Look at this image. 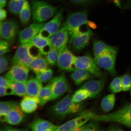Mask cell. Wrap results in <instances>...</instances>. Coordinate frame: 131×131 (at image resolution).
<instances>
[{"mask_svg": "<svg viewBox=\"0 0 131 131\" xmlns=\"http://www.w3.org/2000/svg\"><path fill=\"white\" fill-rule=\"evenodd\" d=\"M64 24L68 29L70 38L82 32L80 30V27L84 25L93 29L96 27L95 23L88 20V12L86 10L70 13Z\"/></svg>", "mask_w": 131, "mask_h": 131, "instance_id": "1", "label": "cell"}, {"mask_svg": "<svg viewBox=\"0 0 131 131\" xmlns=\"http://www.w3.org/2000/svg\"><path fill=\"white\" fill-rule=\"evenodd\" d=\"M82 103L74 102L72 96L67 95L61 101L52 106L50 111L52 115L58 118H63L68 114H76L83 110Z\"/></svg>", "mask_w": 131, "mask_h": 131, "instance_id": "2", "label": "cell"}, {"mask_svg": "<svg viewBox=\"0 0 131 131\" xmlns=\"http://www.w3.org/2000/svg\"><path fill=\"white\" fill-rule=\"evenodd\" d=\"M42 55L40 49L32 44L22 43L19 46L13 57V64L28 67L32 60Z\"/></svg>", "mask_w": 131, "mask_h": 131, "instance_id": "3", "label": "cell"}, {"mask_svg": "<svg viewBox=\"0 0 131 131\" xmlns=\"http://www.w3.org/2000/svg\"><path fill=\"white\" fill-rule=\"evenodd\" d=\"M92 120L97 122H116L131 128V104L111 113L95 114Z\"/></svg>", "mask_w": 131, "mask_h": 131, "instance_id": "4", "label": "cell"}, {"mask_svg": "<svg viewBox=\"0 0 131 131\" xmlns=\"http://www.w3.org/2000/svg\"><path fill=\"white\" fill-rule=\"evenodd\" d=\"M31 8L33 20L36 23H41L50 19L56 14L58 7L40 0H32Z\"/></svg>", "mask_w": 131, "mask_h": 131, "instance_id": "5", "label": "cell"}, {"mask_svg": "<svg viewBox=\"0 0 131 131\" xmlns=\"http://www.w3.org/2000/svg\"><path fill=\"white\" fill-rule=\"evenodd\" d=\"M117 51V47H114L102 55L94 58L100 68L106 70L113 76L116 74L115 63Z\"/></svg>", "mask_w": 131, "mask_h": 131, "instance_id": "6", "label": "cell"}, {"mask_svg": "<svg viewBox=\"0 0 131 131\" xmlns=\"http://www.w3.org/2000/svg\"><path fill=\"white\" fill-rule=\"evenodd\" d=\"M74 64L75 68L86 70L94 76L99 77L102 75L101 68L89 55L75 56Z\"/></svg>", "mask_w": 131, "mask_h": 131, "instance_id": "7", "label": "cell"}, {"mask_svg": "<svg viewBox=\"0 0 131 131\" xmlns=\"http://www.w3.org/2000/svg\"><path fill=\"white\" fill-rule=\"evenodd\" d=\"M18 21L11 19L1 21L0 35L1 38L7 41L12 42L19 32Z\"/></svg>", "mask_w": 131, "mask_h": 131, "instance_id": "8", "label": "cell"}, {"mask_svg": "<svg viewBox=\"0 0 131 131\" xmlns=\"http://www.w3.org/2000/svg\"><path fill=\"white\" fill-rule=\"evenodd\" d=\"M95 114L92 111L85 112L77 117L57 126L56 131H76L79 128L92 120Z\"/></svg>", "mask_w": 131, "mask_h": 131, "instance_id": "9", "label": "cell"}, {"mask_svg": "<svg viewBox=\"0 0 131 131\" xmlns=\"http://www.w3.org/2000/svg\"><path fill=\"white\" fill-rule=\"evenodd\" d=\"M63 9L59 10L51 20L45 24L39 35L45 38L49 39L56 33L61 27L63 20Z\"/></svg>", "mask_w": 131, "mask_h": 131, "instance_id": "10", "label": "cell"}, {"mask_svg": "<svg viewBox=\"0 0 131 131\" xmlns=\"http://www.w3.org/2000/svg\"><path fill=\"white\" fill-rule=\"evenodd\" d=\"M75 57L67 47L59 50L57 64L58 69L61 71L72 72L75 68Z\"/></svg>", "mask_w": 131, "mask_h": 131, "instance_id": "11", "label": "cell"}, {"mask_svg": "<svg viewBox=\"0 0 131 131\" xmlns=\"http://www.w3.org/2000/svg\"><path fill=\"white\" fill-rule=\"evenodd\" d=\"M49 81L51 83L52 90L51 101L57 99L69 90V84L64 73L52 78Z\"/></svg>", "mask_w": 131, "mask_h": 131, "instance_id": "12", "label": "cell"}, {"mask_svg": "<svg viewBox=\"0 0 131 131\" xmlns=\"http://www.w3.org/2000/svg\"><path fill=\"white\" fill-rule=\"evenodd\" d=\"M69 36L68 29L64 24L49 38L52 48L56 49L59 51L67 47L69 42Z\"/></svg>", "mask_w": 131, "mask_h": 131, "instance_id": "13", "label": "cell"}, {"mask_svg": "<svg viewBox=\"0 0 131 131\" xmlns=\"http://www.w3.org/2000/svg\"><path fill=\"white\" fill-rule=\"evenodd\" d=\"M29 70L27 67L24 66L14 64L4 77L10 83L15 82H27Z\"/></svg>", "mask_w": 131, "mask_h": 131, "instance_id": "14", "label": "cell"}, {"mask_svg": "<svg viewBox=\"0 0 131 131\" xmlns=\"http://www.w3.org/2000/svg\"><path fill=\"white\" fill-rule=\"evenodd\" d=\"M94 33L89 28L86 31L70 38V46L73 51L79 52L89 44L91 37Z\"/></svg>", "mask_w": 131, "mask_h": 131, "instance_id": "15", "label": "cell"}, {"mask_svg": "<svg viewBox=\"0 0 131 131\" xmlns=\"http://www.w3.org/2000/svg\"><path fill=\"white\" fill-rule=\"evenodd\" d=\"M45 24V23H33L28 27L20 31L18 33L19 42L21 43H28L40 33Z\"/></svg>", "mask_w": 131, "mask_h": 131, "instance_id": "16", "label": "cell"}, {"mask_svg": "<svg viewBox=\"0 0 131 131\" xmlns=\"http://www.w3.org/2000/svg\"><path fill=\"white\" fill-rule=\"evenodd\" d=\"M105 84V81L104 79L91 80L83 83L80 88L87 90L91 93L90 98H94L102 92Z\"/></svg>", "mask_w": 131, "mask_h": 131, "instance_id": "17", "label": "cell"}, {"mask_svg": "<svg viewBox=\"0 0 131 131\" xmlns=\"http://www.w3.org/2000/svg\"><path fill=\"white\" fill-rule=\"evenodd\" d=\"M41 82L36 77H31L27 80L26 83V91L28 95L36 99L39 101L38 95L42 88Z\"/></svg>", "mask_w": 131, "mask_h": 131, "instance_id": "18", "label": "cell"}, {"mask_svg": "<svg viewBox=\"0 0 131 131\" xmlns=\"http://www.w3.org/2000/svg\"><path fill=\"white\" fill-rule=\"evenodd\" d=\"M19 105L16 106L6 116L5 122L12 125L18 124L23 120L25 114Z\"/></svg>", "mask_w": 131, "mask_h": 131, "instance_id": "19", "label": "cell"}, {"mask_svg": "<svg viewBox=\"0 0 131 131\" xmlns=\"http://www.w3.org/2000/svg\"><path fill=\"white\" fill-rule=\"evenodd\" d=\"M29 128L32 131H56L57 126L48 121L37 118L29 124Z\"/></svg>", "mask_w": 131, "mask_h": 131, "instance_id": "20", "label": "cell"}, {"mask_svg": "<svg viewBox=\"0 0 131 131\" xmlns=\"http://www.w3.org/2000/svg\"><path fill=\"white\" fill-rule=\"evenodd\" d=\"M28 43H31L38 48L42 55L46 54L52 48L49 39L42 37L39 34L34 37Z\"/></svg>", "mask_w": 131, "mask_h": 131, "instance_id": "21", "label": "cell"}, {"mask_svg": "<svg viewBox=\"0 0 131 131\" xmlns=\"http://www.w3.org/2000/svg\"><path fill=\"white\" fill-rule=\"evenodd\" d=\"M39 101L36 99L26 95L20 103L21 108L25 113L29 114L34 112L36 110Z\"/></svg>", "mask_w": 131, "mask_h": 131, "instance_id": "22", "label": "cell"}, {"mask_svg": "<svg viewBox=\"0 0 131 131\" xmlns=\"http://www.w3.org/2000/svg\"><path fill=\"white\" fill-rule=\"evenodd\" d=\"M71 75V78L76 86H79L94 76L89 72L75 68Z\"/></svg>", "mask_w": 131, "mask_h": 131, "instance_id": "23", "label": "cell"}, {"mask_svg": "<svg viewBox=\"0 0 131 131\" xmlns=\"http://www.w3.org/2000/svg\"><path fill=\"white\" fill-rule=\"evenodd\" d=\"M42 55L34 59L29 63L28 68L29 70L36 73L43 71L49 68V65L45 57H43Z\"/></svg>", "mask_w": 131, "mask_h": 131, "instance_id": "24", "label": "cell"}, {"mask_svg": "<svg viewBox=\"0 0 131 131\" xmlns=\"http://www.w3.org/2000/svg\"><path fill=\"white\" fill-rule=\"evenodd\" d=\"M52 96V90L51 83L49 81L47 85L42 88L38 95L39 105L43 106L48 101H51Z\"/></svg>", "mask_w": 131, "mask_h": 131, "instance_id": "25", "label": "cell"}, {"mask_svg": "<svg viewBox=\"0 0 131 131\" xmlns=\"http://www.w3.org/2000/svg\"><path fill=\"white\" fill-rule=\"evenodd\" d=\"M19 105L16 101H2L0 103V119L1 122H4L7 114L16 106Z\"/></svg>", "mask_w": 131, "mask_h": 131, "instance_id": "26", "label": "cell"}, {"mask_svg": "<svg viewBox=\"0 0 131 131\" xmlns=\"http://www.w3.org/2000/svg\"><path fill=\"white\" fill-rule=\"evenodd\" d=\"M114 47L108 45L102 41L96 40L94 41L93 45L94 58L100 56Z\"/></svg>", "mask_w": 131, "mask_h": 131, "instance_id": "27", "label": "cell"}, {"mask_svg": "<svg viewBox=\"0 0 131 131\" xmlns=\"http://www.w3.org/2000/svg\"><path fill=\"white\" fill-rule=\"evenodd\" d=\"M27 82H15L10 83L13 95L22 97L27 95L26 91Z\"/></svg>", "mask_w": 131, "mask_h": 131, "instance_id": "28", "label": "cell"}, {"mask_svg": "<svg viewBox=\"0 0 131 131\" xmlns=\"http://www.w3.org/2000/svg\"><path fill=\"white\" fill-rule=\"evenodd\" d=\"M115 101V95L113 93L105 96L101 102V106L102 110L105 112L111 111L114 107Z\"/></svg>", "mask_w": 131, "mask_h": 131, "instance_id": "29", "label": "cell"}, {"mask_svg": "<svg viewBox=\"0 0 131 131\" xmlns=\"http://www.w3.org/2000/svg\"><path fill=\"white\" fill-rule=\"evenodd\" d=\"M28 2L26 1L19 13V18L21 24L26 25L28 23L31 15V10Z\"/></svg>", "mask_w": 131, "mask_h": 131, "instance_id": "30", "label": "cell"}, {"mask_svg": "<svg viewBox=\"0 0 131 131\" xmlns=\"http://www.w3.org/2000/svg\"><path fill=\"white\" fill-rule=\"evenodd\" d=\"M26 0H10L8 7L9 12L15 15H18Z\"/></svg>", "mask_w": 131, "mask_h": 131, "instance_id": "31", "label": "cell"}, {"mask_svg": "<svg viewBox=\"0 0 131 131\" xmlns=\"http://www.w3.org/2000/svg\"><path fill=\"white\" fill-rule=\"evenodd\" d=\"M91 94L85 89L80 88L72 96L74 102L77 103L82 102V101L91 98Z\"/></svg>", "mask_w": 131, "mask_h": 131, "instance_id": "32", "label": "cell"}, {"mask_svg": "<svg viewBox=\"0 0 131 131\" xmlns=\"http://www.w3.org/2000/svg\"><path fill=\"white\" fill-rule=\"evenodd\" d=\"M59 54L57 49L52 48L48 53L45 55V58L49 66H53L57 64Z\"/></svg>", "mask_w": 131, "mask_h": 131, "instance_id": "33", "label": "cell"}, {"mask_svg": "<svg viewBox=\"0 0 131 131\" xmlns=\"http://www.w3.org/2000/svg\"><path fill=\"white\" fill-rule=\"evenodd\" d=\"M36 77L43 83H46L51 79L53 74V70L49 68L43 71L35 73Z\"/></svg>", "mask_w": 131, "mask_h": 131, "instance_id": "34", "label": "cell"}, {"mask_svg": "<svg viewBox=\"0 0 131 131\" xmlns=\"http://www.w3.org/2000/svg\"><path fill=\"white\" fill-rule=\"evenodd\" d=\"M122 77H117L113 80L109 86V90L113 94L118 93L122 91Z\"/></svg>", "mask_w": 131, "mask_h": 131, "instance_id": "35", "label": "cell"}, {"mask_svg": "<svg viewBox=\"0 0 131 131\" xmlns=\"http://www.w3.org/2000/svg\"><path fill=\"white\" fill-rule=\"evenodd\" d=\"M85 124L78 128L76 131H99L100 128L96 121Z\"/></svg>", "mask_w": 131, "mask_h": 131, "instance_id": "36", "label": "cell"}, {"mask_svg": "<svg viewBox=\"0 0 131 131\" xmlns=\"http://www.w3.org/2000/svg\"><path fill=\"white\" fill-rule=\"evenodd\" d=\"M122 90L123 91H127L131 88V78L130 75L126 74L122 77Z\"/></svg>", "mask_w": 131, "mask_h": 131, "instance_id": "37", "label": "cell"}, {"mask_svg": "<svg viewBox=\"0 0 131 131\" xmlns=\"http://www.w3.org/2000/svg\"><path fill=\"white\" fill-rule=\"evenodd\" d=\"M9 56L7 55L1 56L0 57V73H4L7 70L9 62Z\"/></svg>", "mask_w": 131, "mask_h": 131, "instance_id": "38", "label": "cell"}, {"mask_svg": "<svg viewBox=\"0 0 131 131\" xmlns=\"http://www.w3.org/2000/svg\"><path fill=\"white\" fill-rule=\"evenodd\" d=\"M9 45L7 41L2 40L0 42V55H4L9 51Z\"/></svg>", "mask_w": 131, "mask_h": 131, "instance_id": "39", "label": "cell"}, {"mask_svg": "<svg viewBox=\"0 0 131 131\" xmlns=\"http://www.w3.org/2000/svg\"><path fill=\"white\" fill-rule=\"evenodd\" d=\"M13 95L12 90L9 86H0V96L1 97Z\"/></svg>", "mask_w": 131, "mask_h": 131, "instance_id": "40", "label": "cell"}, {"mask_svg": "<svg viewBox=\"0 0 131 131\" xmlns=\"http://www.w3.org/2000/svg\"><path fill=\"white\" fill-rule=\"evenodd\" d=\"M70 1L75 4L82 5L88 4L93 2L95 0H69Z\"/></svg>", "mask_w": 131, "mask_h": 131, "instance_id": "41", "label": "cell"}, {"mask_svg": "<svg viewBox=\"0 0 131 131\" xmlns=\"http://www.w3.org/2000/svg\"><path fill=\"white\" fill-rule=\"evenodd\" d=\"M10 82L4 77L1 76L0 77V86H9Z\"/></svg>", "mask_w": 131, "mask_h": 131, "instance_id": "42", "label": "cell"}, {"mask_svg": "<svg viewBox=\"0 0 131 131\" xmlns=\"http://www.w3.org/2000/svg\"><path fill=\"white\" fill-rule=\"evenodd\" d=\"M7 16V13L3 8L0 9V20L1 21L5 20Z\"/></svg>", "mask_w": 131, "mask_h": 131, "instance_id": "43", "label": "cell"}, {"mask_svg": "<svg viewBox=\"0 0 131 131\" xmlns=\"http://www.w3.org/2000/svg\"><path fill=\"white\" fill-rule=\"evenodd\" d=\"M114 3V5L117 7L121 8L122 7V4L121 0H110Z\"/></svg>", "mask_w": 131, "mask_h": 131, "instance_id": "44", "label": "cell"}, {"mask_svg": "<svg viewBox=\"0 0 131 131\" xmlns=\"http://www.w3.org/2000/svg\"><path fill=\"white\" fill-rule=\"evenodd\" d=\"M124 10H131V0H127V2L124 5Z\"/></svg>", "mask_w": 131, "mask_h": 131, "instance_id": "45", "label": "cell"}, {"mask_svg": "<svg viewBox=\"0 0 131 131\" xmlns=\"http://www.w3.org/2000/svg\"><path fill=\"white\" fill-rule=\"evenodd\" d=\"M107 129H108V130H107L110 131L123 130H122L121 128H120L117 126H115L111 127H109V128Z\"/></svg>", "mask_w": 131, "mask_h": 131, "instance_id": "46", "label": "cell"}, {"mask_svg": "<svg viewBox=\"0 0 131 131\" xmlns=\"http://www.w3.org/2000/svg\"><path fill=\"white\" fill-rule=\"evenodd\" d=\"M6 0H0V7L3 8L6 6Z\"/></svg>", "mask_w": 131, "mask_h": 131, "instance_id": "47", "label": "cell"}, {"mask_svg": "<svg viewBox=\"0 0 131 131\" xmlns=\"http://www.w3.org/2000/svg\"><path fill=\"white\" fill-rule=\"evenodd\" d=\"M130 95H131V89H130Z\"/></svg>", "mask_w": 131, "mask_h": 131, "instance_id": "48", "label": "cell"}]
</instances>
